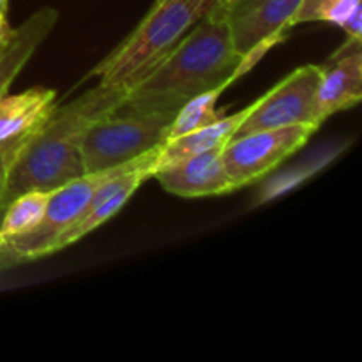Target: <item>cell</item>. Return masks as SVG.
I'll return each mask as SVG.
<instances>
[{
  "instance_id": "cell-3",
  "label": "cell",
  "mask_w": 362,
  "mask_h": 362,
  "mask_svg": "<svg viewBox=\"0 0 362 362\" xmlns=\"http://www.w3.org/2000/svg\"><path fill=\"white\" fill-rule=\"evenodd\" d=\"M204 11L205 0H156L136 28L90 74L103 87L127 90L182 39Z\"/></svg>"
},
{
  "instance_id": "cell-15",
  "label": "cell",
  "mask_w": 362,
  "mask_h": 362,
  "mask_svg": "<svg viewBox=\"0 0 362 362\" xmlns=\"http://www.w3.org/2000/svg\"><path fill=\"white\" fill-rule=\"evenodd\" d=\"M226 85H219V87L212 88V90L204 92V94L194 95L193 99L186 103L179 112L173 115L172 122H170L168 131H166V141L179 138L182 134L197 131L200 127L209 126V124L216 122L221 119V113L218 112V99L221 98L223 92L226 90Z\"/></svg>"
},
{
  "instance_id": "cell-2",
  "label": "cell",
  "mask_w": 362,
  "mask_h": 362,
  "mask_svg": "<svg viewBox=\"0 0 362 362\" xmlns=\"http://www.w3.org/2000/svg\"><path fill=\"white\" fill-rule=\"evenodd\" d=\"M126 92L98 83L67 105L57 106L42 129L7 166L6 204L27 191H55L87 175L81 158L85 129L99 117L119 108Z\"/></svg>"
},
{
  "instance_id": "cell-10",
  "label": "cell",
  "mask_w": 362,
  "mask_h": 362,
  "mask_svg": "<svg viewBox=\"0 0 362 362\" xmlns=\"http://www.w3.org/2000/svg\"><path fill=\"white\" fill-rule=\"evenodd\" d=\"M362 99V46L349 37L324 64L317 90V115L324 124L334 113L359 105Z\"/></svg>"
},
{
  "instance_id": "cell-11",
  "label": "cell",
  "mask_w": 362,
  "mask_h": 362,
  "mask_svg": "<svg viewBox=\"0 0 362 362\" xmlns=\"http://www.w3.org/2000/svg\"><path fill=\"white\" fill-rule=\"evenodd\" d=\"M156 180L168 193L182 198L219 197L233 191L221 159V148L168 163L154 172Z\"/></svg>"
},
{
  "instance_id": "cell-9",
  "label": "cell",
  "mask_w": 362,
  "mask_h": 362,
  "mask_svg": "<svg viewBox=\"0 0 362 362\" xmlns=\"http://www.w3.org/2000/svg\"><path fill=\"white\" fill-rule=\"evenodd\" d=\"M57 106V92L46 87H32L0 99V158L7 166L42 129Z\"/></svg>"
},
{
  "instance_id": "cell-4",
  "label": "cell",
  "mask_w": 362,
  "mask_h": 362,
  "mask_svg": "<svg viewBox=\"0 0 362 362\" xmlns=\"http://www.w3.org/2000/svg\"><path fill=\"white\" fill-rule=\"evenodd\" d=\"M172 119V113L144 112L124 105L99 117L81 138L85 172H105L148 154L165 144Z\"/></svg>"
},
{
  "instance_id": "cell-1",
  "label": "cell",
  "mask_w": 362,
  "mask_h": 362,
  "mask_svg": "<svg viewBox=\"0 0 362 362\" xmlns=\"http://www.w3.org/2000/svg\"><path fill=\"white\" fill-rule=\"evenodd\" d=\"M278 42V39H269L247 55H240L226 18L219 13H207L127 88L122 105L175 115L194 95L219 85L230 87Z\"/></svg>"
},
{
  "instance_id": "cell-8",
  "label": "cell",
  "mask_w": 362,
  "mask_h": 362,
  "mask_svg": "<svg viewBox=\"0 0 362 362\" xmlns=\"http://www.w3.org/2000/svg\"><path fill=\"white\" fill-rule=\"evenodd\" d=\"M300 2L303 0H226L221 9L212 13L226 18L237 49L240 55H247L269 39L281 41L286 30L292 28V18Z\"/></svg>"
},
{
  "instance_id": "cell-7",
  "label": "cell",
  "mask_w": 362,
  "mask_h": 362,
  "mask_svg": "<svg viewBox=\"0 0 362 362\" xmlns=\"http://www.w3.org/2000/svg\"><path fill=\"white\" fill-rule=\"evenodd\" d=\"M318 81L320 64L300 66L257 99L235 136L286 126H313L320 129L322 124L317 115Z\"/></svg>"
},
{
  "instance_id": "cell-16",
  "label": "cell",
  "mask_w": 362,
  "mask_h": 362,
  "mask_svg": "<svg viewBox=\"0 0 362 362\" xmlns=\"http://www.w3.org/2000/svg\"><path fill=\"white\" fill-rule=\"evenodd\" d=\"M49 194L52 191L34 189L13 198L7 204L2 219H0L4 237L9 239V237H16L34 230L45 216Z\"/></svg>"
},
{
  "instance_id": "cell-17",
  "label": "cell",
  "mask_w": 362,
  "mask_h": 362,
  "mask_svg": "<svg viewBox=\"0 0 362 362\" xmlns=\"http://www.w3.org/2000/svg\"><path fill=\"white\" fill-rule=\"evenodd\" d=\"M6 177H7V165L0 158V219H2L4 211H6Z\"/></svg>"
},
{
  "instance_id": "cell-13",
  "label": "cell",
  "mask_w": 362,
  "mask_h": 362,
  "mask_svg": "<svg viewBox=\"0 0 362 362\" xmlns=\"http://www.w3.org/2000/svg\"><path fill=\"white\" fill-rule=\"evenodd\" d=\"M255 103L257 101H253L250 106L243 108L240 112L233 113V115L221 117V119L209 124V126L200 127V129L197 131H191V133L182 134V136L173 138V140L159 145L156 170L168 165V163H175L180 161V159L191 158V156L194 154H202V152L225 147V145L235 136L237 129H239L240 124L244 122V119L250 115Z\"/></svg>"
},
{
  "instance_id": "cell-19",
  "label": "cell",
  "mask_w": 362,
  "mask_h": 362,
  "mask_svg": "<svg viewBox=\"0 0 362 362\" xmlns=\"http://www.w3.org/2000/svg\"><path fill=\"white\" fill-rule=\"evenodd\" d=\"M225 4H226V0H205V11H204V14H205V13H212V11L221 9V7L225 6Z\"/></svg>"
},
{
  "instance_id": "cell-5",
  "label": "cell",
  "mask_w": 362,
  "mask_h": 362,
  "mask_svg": "<svg viewBox=\"0 0 362 362\" xmlns=\"http://www.w3.org/2000/svg\"><path fill=\"white\" fill-rule=\"evenodd\" d=\"M138 159L127 163V165L117 166V168L105 170V172L87 173V175L71 180V182L52 191L41 223L30 232L7 239L6 265L14 264V262L35 260V258L52 255L53 246H55L60 233L69 228L87 211L98 187L108 179L115 177L117 173L133 166Z\"/></svg>"
},
{
  "instance_id": "cell-6",
  "label": "cell",
  "mask_w": 362,
  "mask_h": 362,
  "mask_svg": "<svg viewBox=\"0 0 362 362\" xmlns=\"http://www.w3.org/2000/svg\"><path fill=\"white\" fill-rule=\"evenodd\" d=\"M313 126H286L233 136L221 148V159L233 189L250 186L278 168L317 133Z\"/></svg>"
},
{
  "instance_id": "cell-14",
  "label": "cell",
  "mask_w": 362,
  "mask_h": 362,
  "mask_svg": "<svg viewBox=\"0 0 362 362\" xmlns=\"http://www.w3.org/2000/svg\"><path fill=\"white\" fill-rule=\"evenodd\" d=\"M338 25L349 37H362L361 0H303L292 18V27L299 23Z\"/></svg>"
},
{
  "instance_id": "cell-20",
  "label": "cell",
  "mask_w": 362,
  "mask_h": 362,
  "mask_svg": "<svg viewBox=\"0 0 362 362\" xmlns=\"http://www.w3.org/2000/svg\"><path fill=\"white\" fill-rule=\"evenodd\" d=\"M6 250H7V239L4 237L2 228H0V264L6 265Z\"/></svg>"
},
{
  "instance_id": "cell-12",
  "label": "cell",
  "mask_w": 362,
  "mask_h": 362,
  "mask_svg": "<svg viewBox=\"0 0 362 362\" xmlns=\"http://www.w3.org/2000/svg\"><path fill=\"white\" fill-rule=\"evenodd\" d=\"M57 18L59 13L53 7H42L20 27L13 28L6 41L0 42V99L9 92L14 78L52 34Z\"/></svg>"
},
{
  "instance_id": "cell-18",
  "label": "cell",
  "mask_w": 362,
  "mask_h": 362,
  "mask_svg": "<svg viewBox=\"0 0 362 362\" xmlns=\"http://www.w3.org/2000/svg\"><path fill=\"white\" fill-rule=\"evenodd\" d=\"M7 11H9V6H0V42L6 41V37L13 30V27L7 21Z\"/></svg>"
}]
</instances>
